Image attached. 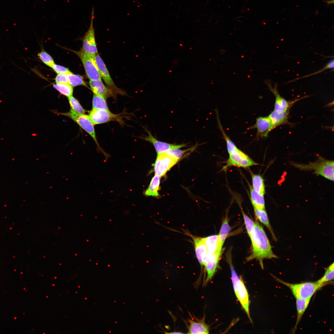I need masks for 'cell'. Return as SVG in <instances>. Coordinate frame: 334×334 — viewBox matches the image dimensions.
Wrapping results in <instances>:
<instances>
[{"label":"cell","instance_id":"1","mask_svg":"<svg viewBox=\"0 0 334 334\" xmlns=\"http://www.w3.org/2000/svg\"><path fill=\"white\" fill-rule=\"evenodd\" d=\"M250 238L252 242V252L246 258L247 261L256 259L259 262L263 268L264 259L277 258L273 252L272 247L263 227L257 221L254 222Z\"/></svg>","mask_w":334,"mask_h":334},{"label":"cell","instance_id":"2","mask_svg":"<svg viewBox=\"0 0 334 334\" xmlns=\"http://www.w3.org/2000/svg\"><path fill=\"white\" fill-rule=\"evenodd\" d=\"M292 165L302 170H313L314 173L321 176L325 178L333 181V161L326 160L319 156L318 159L314 162L308 164H302L293 162L290 163Z\"/></svg>","mask_w":334,"mask_h":334},{"label":"cell","instance_id":"3","mask_svg":"<svg viewBox=\"0 0 334 334\" xmlns=\"http://www.w3.org/2000/svg\"><path fill=\"white\" fill-rule=\"evenodd\" d=\"M276 280L288 287L296 298H311L315 293L323 286L317 281L298 284H291L275 277Z\"/></svg>","mask_w":334,"mask_h":334},{"label":"cell","instance_id":"4","mask_svg":"<svg viewBox=\"0 0 334 334\" xmlns=\"http://www.w3.org/2000/svg\"><path fill=\"white\" fill-rule=\"evenodd\" d=\"M229 263L231 271L232 282L235 295L252 322L250 314V301L247 290L243 280L237 275L230 260Z\"/></svg>","mask_w":334,"mask_h":334},{"label":"cell","instance_id":"5","mask_svg":"<svg viewBox=\"0 0 334 334\" xmlns=\"http://www.w3.org/2000/svg\"><path fill=\"white\" fill-rule=\"evenodd\" d=\"M63 114L71 118L87 132L92 138L99 149L103 152L105 156H107V154L102 150L98 143L96 138L94 125L91 121L88 115L85 114L77 113L71 109L69 112Z\"/></svg>","mask_w":334,"mask_h":334},{"label":"cell","instance_id":"6","mask_svg":"<svg viewBox=\"0 0 334 334\" xmlns=\"http://www.w3.org/2000/svg\"><path fill=\"white\" fill-rule=\"evenodd\" d=\"M75 52L80 59L89 80H102L95 59V55L87 53L82 49Z\"/></svg>","mask_w":334,"mask_h":334},{"label":"cell","instance_id":"7","mask_svg":"<svg viewBox=\"0 0 334 334\" xmlns=\"http://www.w3.org/2000/svg\"><path fill=\"white\" fill-rule=\"evenodd\" d=\"M229 155V157L226 162V165L223 168V170H226L228 168L232 166L247 168L258 165L247 154L238 148Z\"/></svg>","mask_w":334,"mask_h":334},{"label":"cell","instance_id":"8","mask_svg":"<svg viewBox=\"0 0 334 334\" xmlns=\"http://www.w3.org/2000/svg\"><path fill=\"white\" fill-rule=\"evenodd\" d=\"M94 14V9L92 8L90 26L83 37V47L82 49L85 52L92 55H95L98 53L95 40V29L93 25Z\"/></svg>","mask_w":334,"mask_h":334},{"label":"cell","instance_id":"9","mask_svg":"<svg viewBox=\"0 0 334 334\" xmlns=\"http://www.w3.org/2000/svg\"><path fill=\"white\" fill-rule=\"evenodd\" d=\"M179 161L170 157L165 152L157 155L156 160L153 165L155 175L161 177L165 175L166 173Z\"/></svg>","mask_w":334,"mask_h":334},{"label":"cell","instance_id":"10","mask_svg":"<svg viewBox=\"0 0 334 334\" xmlns=\"http://www.w3.org/2000/svg\"><path fill=\"white\" fill-rule=\"evenodd\" d=\"M94 58L101 77L107 87L115 94H123L124 92L115 84L105 65L98 53L95 55Z\"/></svg>","mask_w":334,"mask_h":334},{"label":"cell","instance_id":"11","mask_svg":"<svg viewBox=\"0 0 334 334\" xmlns=\"http://www.w3.org/2000/svg\"><path fill=\"white\" fill-rule=\"evenodd\" d=\"M88 116L94 125L104 123L113 121L119 122V115L112 113L109 110L92 109Z\"/></svg>","mask_w":334,"mask_h":334},{"label":"cell","instance_id":"12","mask_svg":"<svg viewBox=\"0 0 334 334\" xmlns=\"http://www.w3.org/2000/svg\"><path fill=\"white\" fill-rule=\"evenodd\" d=\"M145 129L148 134V135L144 137L142 139L153 144L156 152L157 155L164 153L171 149H179L187 146L186 144H173L159 141L153 136L150 131L147 129Z\"/></svg>","mask_w":334,"mask_h":334},{"label":"cell","instance_id":"13","mask_svg":"<svg viewBox=\"0 0 334 334\" xmlns=\"http://www.w3.org/2000/svg\"><path fill=\"white\" fill-rule=\"evenodd\" d=\"M266 84L268 86L269 89L275 96L274 110L278 112L289 111L290 107L297 100L293 101H288L281 96L278 91L277 83H276L274 84V87L272 86L269 81H267Z\"/></svg>","mask_w":334,"mask_h":334},{"label":"cell","instance_id":"14","mask_svg":"<svg viewBox=\"0 0 334 334\" xmlns=\"http://www.w3.org/2000/svg\"><path fill=\"white\" fill-rule=\"evenodd\" d=\"M190 235L193 241L196 258L201 265L204 266L208 259V250L203 238Z\"/></svg>","mask_w":334,"mask_h":334},{"label":"cell","instance_id":"15","mask_svg":"<svg viewBox=\"0 0 334 334\" xmlns=\"http://www.w3.org/2000/svg\"><path fill=\"white\" fill-rule=\"evenodd\" d=\"M250 128L256 129L257 138L267 137L269 133L272 130L270 119L268 116L259 117L256 118L255 124Z\"/></svg>","mask_w":334,"mask_h":334},{"label":"cell","instance_id":"16","mask_svg":"<svg viewBox=\"0 0 334 334\" xmlns=\"http://www.w3.org/2000/svg\"><path fill=\"white\" fill-rule=\"evenodd\" d=\"M221 253L216 252L212 255L207 260L204 266L207 276L205 283L210 280L215 274L218 267Z\"/></svg>","mask_w":334,"mask_h":334},{"label":"cell","instance_id":"17","mask_svg":"<svg viewBox=\"0 0 334 334\" xmlns=\"http://www.w3.org/2000/svg\"><path fill=\"white\" fill-rule=\"evenodd\" d=\"M89 84L94 94L107 99L114 96V93L103 83L102 80H89Z\"/></svg>","mask_w":334,"mask_h":334},{"label":"cell","instance_id":"18","mask_svg":"<svg viewBox=\"0 0 334 334\" xmlns=\"http://www.w3.org/2000/svg\"><path fill=\"white\" fill-rule=\"evenodd\" d=\"M188 326V334H208L209 329L208 325L205 323L203 318L197 321L190 319L189 320Z\"/></svg>","mask_w":334,"mask_h":334},{"label":"cell","instance_id":"19","mask_svg":"<svg viewBox=\"0 0 334 334\" xmlns=\"http://www.w3.org/2000/svg\"><path fill=\"white\" fill-rule=\"evenodd\" d=\"M289 111L278 112L274 110L268 116L271 123V129L287 123L289 116Z\"/></svg>","mask_w":334,"mask_h":334},{"label":"cell","instance_id":"20","mask_svg":"<svg viewBox=\"0 0 334 334\" xmlns=\"http://www.w3.org/2000/svg\"><path fill=\"white\" fill-rule=\"evenodd\" d=\"M161 177L155 175L152 178L148 187L144 192L145 195L156 198H158L160 196L158 191L160 188Z\"/></svg>","mask_w":334,"mask_h":334},{"label":"cell","instance_id":"21","mask_svg":"<svg viewBox=\"0 0 334 334\" xmlns=\"http://www.w3.org/2000/svg\"><path fill=\"white\" fill-rule=\"evenodd\" d=\"M203 239L208 248V259L216 252L221 253L219 249L218 235H211L204 238Z\"/></svg>","mask_w":334,"mask_h":334},{"label":"cell","instance_id":"22","mask_svg":"<svg viewBox=\"0 0 334 334\" xmlns=\"http://www.w3.org/2000/svg\"><path fill=\"white\" fill-rule=\"evenodd\" d=\"M250 199L254 207L258 209H265L264 195H262L254 189L252 186L250 187Z\"/></svg>","mask_w":334,"mask_h":334},{"label":"cell","instance_id":"23","mask_svg":"<svg viewBox=\"0 0 334 334\" xmlns=\"http://www.w3.org/2000/svg\"><path fill=\"white\" fill-rule=\"evenodd\" d=\"M311 298L304 299L296 298V305L297 310V319L295 325L293 329L294 332L296 330L299 323L301 320L303 315L307 309Z\"/></svg>","mask_w":334,"mask_h":334},{"label":"cell","instance_id":"24","mask_svg":"<svg viewBox=\"0 0 334 334\" xmlns=\"http://www.w3.org/2000/svg\"><path fill=\"white\" fill-rule=\"evenodd\" d=\"M254 208L255 216L259 221L268 228L272 235L273 239L275 241H276L277 238L270 225L265 209H261Z\"/></svg>","mask_w":334,"mask_h":334},{"label":"cell","instance_id":"25","mask_svg":"<svg viewBox=\"0 0 334 334\" xmlns=\"http://www.w3.org/2000/svg\"><path fill=\"white\" fill-rule=\"evenodd\" d=\"M252 181V187L260 194L264 195L265 193L264 180L260 174H255L250 171Z\"/></svg>","mask_w":334,"mask_h":334},{"label":"cell","instance_id":"26","mask_svg":"<svg viewBox=\"0 0 334 334\" xmlns=\"http://www.w3.org/2000/svg\"><path fill=\"white\" fill-rule=\"evenodd\" d=\"M231 229V227L229 224L228 218L226 217L223 221L219 234L218 235L219 248L220 250L221 251L225 240L230 231Z\"/></svg>","mask_w":334,"mask_h":334},{"label":"cell","instance_id":"27","mask_svg":"<svg viewBox=\"0 0 334 334\" xmlns=\"http://www.w3.org/2000/svg\"><path fill=\"white\" fill-rule=\"evenodd\" d=\"M92 109L109 110L106 99L102 96L94 94L92 101Z\"/></svg>","mask_w":334,"mask_h":334},{"label":"cell","instance_id":"28","mask_svg":"<svg viewBox=\"0 0 334 334\" xmlns=\"http://www.w3.org/2000/svg\"><path fill=\"white\" fill-rule=\"evenodd\" d=\"M217 114L218 127L222 132L224 139L226 141L227 151L229 154L235 151L238 148L225 133L220 121Z\"/></svg>","mask_w":334,"mask_h":334},{"label":"cell","instance_id":"29","mask_svg":"<svg viewBox=\"0 0 334 334\" xmlns=\"http://www.w3.org/2000/svg\"><path fill=\"white\" fill-rule=\"evenodd\" d=\"M334 264L333 262L327 268L323 276L317 281L324 286L327 283L334 279Z\"/></svg>","mask_w":334,"mask_h":334},{"label":"cell","instance_id":"30","mask_svg":"<svg viewBox=\"0 0 334 334\" xmlns=\"http://www.w3.org/2000/svg\"><path fill=\"white\" fill-rule=\"evenodd\" d=\"M53 87L61 93L68 97L72 95L73 87L69 84L56 83L53 84Z\"/></svg>","mask_w":334,"mask_h":334},{"label":"cell","instance_id":"31","mask_svg":"<svg viewBox=\"0 0 334 334\" xmlns=\"http://www.w3.org/2000/svg\"><path fill=\"white\" fill-rule=\"evenodd\" d=\"M196 146L195 145L191 148L184 150H180L178 149H171L165 153L170 157L179 160L186 152L193 151L196 148Z\"/></svg>","mask_w":334,"mask_h":334},{"label":"cell","instance_id":"32","mask_svg":"<svg viewBox=\"0 0 334 334\" xmlns=\"http://www.w3.org/2000/svg\"><path fill=\"white\" fill-rule=\"evenodd\" d=\"M67 76L69 84L72 86L83 85L87 87V84L81 76L73 74L72 73L67 74Z\"/></svg>","mask_w":334,"mask_h":334},{"label":"cell","instance_id":"33","mask_svg":"<svg viewBox=\"0 0 334 334\" xmlns=\"http://www.w3.org/2000/svg\"><path fill=\"white\" fill-rule=\"evenodd\" d=\"M71 109L78 114H85L86 111L80 105L78 101L72 96L68 97Z\"/></svg>","mask_w":334,"mask_h":334},{"label":"cell","instance_id":"34","mask_svg":"<svg viewBox=\"0 0 334 334\" xmlns=\"http://www.w3.org/2000/svg\"><path fill=\"white\" fill-rule=\"evenodd\" d=\"M38 56L43 63L51 68L55 63L52 57L45 51L42 50L38 54Z\"/></svg>","mask_w":334,"mask_h":334},{"label":"cell","instance_id":"35","mask_svg":"<svg viewBox=\"0 0 334 334\" xmlns=\"http://www.w3.org/2000/svg\"><path fill=\"white\" fill-rule=\"evenodd\" d=\"M334 59H332V60H331L330 61H329L321 69H320L319 70L317 71L316 72H315L313 73H312L311 74H310L305 75L304 76H302V77H300L296 78V79H294L293 80H291L290 81H289V82H287V83H289V82H293L294 81L297 80H298V79H301L305 78L307 77H309V76H313V75H316L317 74H318L319 73H321V72H323V71H325V70H327V69H333V68H334Z\"/></svg>","mask_w":334,"mask_h":334},{"label":"cell","instance_id":"36","mask_svg":"<svg viewBox=\"0 0 334 334\" xmlns=\"http://www.w3.org/2000/svg\"><path fill=\"white\" fill-rule=\"evenodd\" d=\"M241 211L246 230L248 235L250 238L254 222L242 210Z\"/></svg>","mask_w":334,"mask_h":334},{"label":"cell","instance_id":"37","mask_svg":"<svg viewBox=\"0 0 334 334\" xmlns=\"http://www.w3.org/2000/svg\"><path fill=\"white\" fill-rule=\"evenodd\" d=\"M51 68L58 74H63L67 75L71 73L67 68L55 63Z\"/></svg>","mask_w":334,"mask_h":334},{"label":"cell","instance_id":"38","mask_svg":"<svg viewBox=\"0 0 334 334\" xmlns=\"http://www.w3.org/2000/svg\"><path fill=\"white\" fill-rule=\"evenodd\" d=\"M55 80L56 83L57 84H69L67 75L66 74H58L55 78Z\"/></svg>","mask_w":334,"mask_h":334},{"label":"cell","instance_id":"39","mask_svg":"<svg viewBox=\"0 0 334 334\" xmlns=\"http://www.w3.org/2000/svg\"><path fill=\"white\" fill-rule=\"evenodd\" d=\"M325 2L326 3H327L329 5V4H333L334 1H333V0H330V1L326 0V1H325Z\"/></svg>","mask_w":334,"mask_h":334}]
</instances>
